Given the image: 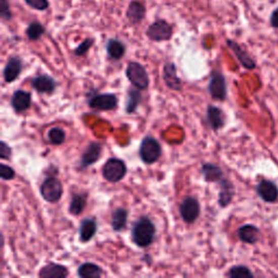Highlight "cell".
I'll return each mask as SVG.
<instances>
[{
  "instance_id": "cell-1",
  "label": "cell",
  "mask_w": 278,
  "mask_h": 278,
  "mask_svg": "<svg viewBox=\"0 0 278 278\" xmlns=\"http://www.w3.org/2000/svg\"><path fill=\"white\" fill-rule=\"evenodd\" d=\"M155 226L147 216H141L135 222L132 229V239L139 248H147L154 242Z\"/></svg>"
},
{
  "instance_id": "cell-2",
  "label": "cell",
  "mask_w": 278,
  "mask_h": 278,
  "mask_svg": "<svg viewBox=\"0 0 278 278\" xmlns=\"http://www.w3.org/2000/svg\"><path fill=\"white\" fill-rule=\"evenodd\" d=\"M162 154L161 145L154 137L146 136L141 141L139 148V156L146 164H152L160 159Z\"/></svg>"
},
{
  "instance_id": "cell-3",
  "label": "cell",
  "mask_w": 278,
  "mask_h": 278,
  "mask_svg": "<svg viewBox=\"0 0 278 278\" xmlns=\"http://www.w3.org/2000/svg\"><path fill=\"white\" fill-rule=\"evenodd\" d=\"M126 76L134 87L140 90H145L149 87V75L145 67L138 62L133 61L127 64Z\"/></svg>"
},
{
  "instance_id": "cell-4",
  "label": "cell",
  "mask_w": 278,
  "mask_h": 278,
  "mask_svg": "<svg viewBox=\"0 0 278 278\" xmlns=\"http://www.w3.org/2000/svg\"><path fill=\"white\" fill-rule=\"evenodd\" d=\"M41 194L47 202L56 204L63 194L62 183L55 176L47 177L41 185Z\"/></svg>"
},
{
  "instance_id": "cell-5",
  "label": "cell",
  "mask_w": 278,
  "mask_h": 278,
  "mask_svg": "<svg viewBox=\"0 0 278 278\" xmlns=\"http://www.w3.org/2000/svg\"><path fill=\"white\" fill-rule=\"evenodd\" d=\"M126 172L127 168L123 160L116 159V157H111L103 165L102 175L108 182L117 183L125 177Z\"/></svg>"
},
{
  "instance_id": "cell-6",
  "label": "cell",
  "mask_w": 278,
  "mask_h": 278,
  "mask_svg": "<svg viewBox=\"0 0 278 278\" xmlns=\"http://www.w3.org/2000/svg\"><path fill=\"white\" fill-rule=\"evenodd\" d=\"M146 35L152 42L170 41L173 36V28L165 20H156L149 25Z\"/></svg>"
},
{
  "instance_id": "cell-7",
  "label": "cell",
  "mask_w": 278,
  "mask_h": 278,
  "mask_svg": "<svg viewBox=\"0 0 278 278\" xmlns=\"http://www.w3.org/2000/svg\"><path fill=\"white\" fill-rule=\"evenodd\" d=\"M179 214L187 224H192L200 215V205L196 198L186 197L179 206Z\"/></svg>"
},
{
  "instance_id": "cell-8",
  "label": "cell",
  "mask_w": 278,
  "mask_h": 278,
  "mask_svg": "<svg viewBox=\"0 0 278 278\" xmlns=\"http://www.w3.org/2000/svg\"><path fill=\"white\" fill-rule=\"evenodd\" d=\"M88 106L98 111H111L117 107V97L114 94H96L90 97Z\"/></svg>"
},
{
  "instance_id": "cell-9",
  "label": "cell",
  "mask_w": 278,
  "mask_h": 278,
  "mask_svg": "<svg viewBox=\"0 0 278 278\" xmlns=\"http://www.w3.org/2000/svg\"><path fill=\"white\" fill-rule=\"evenodd\" d=\"M209 93L215 100L223 101L226 98L227 88H226V81H225L224 75L220 72H213L211 80L209 83Z\"/></svg>"
},
{
  "instance_id": "cell-10",
  "label": "cell",
  "mask_w": 278,
  "mask_h": 278,
  "mask_svg": "<svg viewBox=\"0 0 278 278\" xmlns=\"http://www.w3.org/2000/svg\"><path fill=\"white\" fill-rule=\"evenodd\" d=\"M101 153H102V145L100 144V142H98V141L90 142L81 157L80 168L83 170V169H86V168L90 167L92 164L96 163L100 159Z\"/></svg>"
},
{
  "instance_id": "cell-11",
  "label": "cell",
  "mask_w": 278,
  "mask_h": 278,
  "mask_svg": "<svg viewBox=\"0 0 278 278\" xmlns=\"http://www.w3.org/2000/svg\"><path fill=\"white\" fill-rule=\"evenodd\" d=\"M201 173L208 183H216L220 186L227 182L222 170L213 163H205L201 168Z\"/></svg>"
},
{
  "instance_id": "cell-12",
  "label": "cell",
  "mask_w": 278,
  "mask_h": 278,
  "mask_svg": "<svg viewBox=\"0 0 278 278\" xmlns=\"http://www.w3.org/2000/svg\"><path fill=\"white\" fill-rule=\"evenodd\" d=\"M163 80L165 85L172 90L182 89V81L178 77L176 65L173 62H167L163 66Z\"/></svg>"
},
{
  "instance_id": "cell-13",
  "label": "cell",
  "mask_w": 278,
  "mask_h": 278,
  "mask_svg": "<svg viewBox=\"0 0 278 278\" xmlns=\"http://www.w3.org/2000/svg\"><path fill=\"white\" fill-rule=\"evenodd\" d=\"M32 103V96L25 90H16L11 98V106L17 113H22L29 109Z\"/></svg>"
},
{
  "instance_id": "cell-14",
  "label": "cell",
  "mask_w": 278,
  "mask_h": 278,
  "mask_svg": "<svg viewBox=\"0 0 278 278\" xmlns=\"http://www.w3.org/2000/svg\"><path fill=\"white\" fill-rule=\"evenodd\" d=\"M23 69V63L19 57H11L4 69V78L7 83L17 81Z\"/></svg>"
},
{
  "instance_id": "cell-15",
  "label": "cell",
  "mask_w": 278,
  "mask_h": 278,
  "mask_svg": "<svg viewBox=\"0 0 278 278\" xmlns=\"http://www.w3.org/2000/svg\"><path fill=\"white\" fill-rule=\"evenodd\" d=\"M32 86L39 94H52L56 90L57 82L49 75H39L32 81Z\"/></svg>"
},
{
  "instance_id": "cell-16",
  "label": "cell",
  "mask_w": 278,
  "mask_h": 278,
  "mask_svg": "<svg viewBox=\"0 0 278 278\" xmlns=\"http://www.w3.org/2000/svg\"><path fill=\"white\" fill-rule=\"evenodd\" d=\"M146 17V7L145 5L138 2V0H133L129 5V8L126 11V18L129 19L130 23L133 25L138 24Z\"/></svg>"
},
{
  "instance_id": "cell-17",
  "label": "cell",
  "mask_w": 278,
  "mask_h": 278,
  "mask_svg": "<svg viewBox=\"0 0 278 278\" xmlns=\"http://www.w3.org/2000/svg\"><path fill=\"white\" fill-rule=\"evenodd\" d=\"M257 192L265 202H274L278 198L277 186L269 180H262L257 187Z\"/></svg>"
},
{
  "instance_id": "cell-18",
  "label": "cell",
  "mask_w": 278,
  "mask_h": 278,
  "mask_svg": "<svg viewBox=\"0 0 278 278\" xmlns=\"http://www.w3.org/2000/svg\"><path fill=\"white\" fill-rule=\"evenodd\" d=\"M207 121L212 130L219 131L225 124L224 112L220 108L209 106L207 109Z\"/></svg>"
},
{
  "instance_id": "cell-19",
  "label": "cell",
  "mask_w": 278,
  "mask_h": 278,
  "mask_svg": "<svg viewBox=\"0 0 278 278\" xmlns=\"http://www.w3.org/2000/svg\"><path fill=\"white\" fill-rule=\"evenodd\" d=\"M227 45H228V47L232 50V52H234L235 56L237 57V59L240 61V63L243 64V66H245L246 69H248V70L254 69V67H255L254 61L251 59V57L248 55L242 47L239 46V45L236 42L228 39Z\"/></svg>"
},
{
  "instance_id": "cell-20",
  "label": "cell",
  "mask_w": 278,
  "mask_h": 278,
  "mask_svg": "<svg viewBox=\"0 0 278 278\" xmlns=\"http://www.w3.org/2000/svg\"><path fill=\"white\" fill-rule=\"evenodd\" d=\"M67 268L61 264L49 263L39 270V277L42 278H64L67 276Z\"/></svg>"
},
{
  "instance_id": "cell-21",
  "label": "cell",
  "mask_w": 278,
  "mask_h": 278,
  "mask_svg": "<svg viewBox=\"0 0 278 278\" xmlns=\"http://www.w3.org/2000/svg\"><path fill=\"white\" fill-rule=\"evenodd\" d=\"M97 232V223L94 219H86L81 223L80 239L82 243H88Z\"/></svg>"
},
{
  "instance_id": "cell-22",
  "label": "cell",
  "mask_w": 278,
  "mask_h": 278,
  "mask_svg": "<svg viewBox=\"0 0 278 278\" xmlns=\"http://www.w3.org/2000/svg\"><path fill=\"white\" fill-rule=\"evenodd\" d=\"M260 230L254 225H244L238 229V236L240 240L247 244H254L258 242Z\"/></svg>"
},
{
  "instance_id": "cell-23",
  "label": "cell",
  "mask_w": 278,
  "mask_h": 278,
  "mask_svg": "<svg viewBox=\"0 0 278 278\" xmlns=\"http://www.w3.org/2000/svg\"><path fill=\"white\" fill-rule=\"evenodd\" d=\"M127 217H129V212L123 208H117L115 211H113L111 219V226L114 231H122L125 229Z\"/></svg>"
},
{
  "instance_id": "cell-24",
  "label": "cell",
  "mask_w": 278,
  "mask_h": 278,
  "mask_svg": "<svg viewBox=\"0 0 278 278\" xmlns=\"http://www.w3.org/2000/svg\"><path fill=\"white\" fill-rule=\"evenodd\" d=\"M103 274L102 268L95 263H84L77 268V275L82 278H99Z\"/></svg>"
},
{
  "instance_id": "cell-25",
  "label": "cell",
  "mask_w": 278,
  "mask_h": 278,
  "mask_svg": "<svg viewBox=\"0 0 278 278\" xmlns=\"http://www.w3.org/2000/svg\"><path fill=\"white\" fill-rule=\"evenodd\" d=\"M125 45L118 39H109L107 43V52L110 58L120 60L125 54Z\"/></svg>"
},
{
  "instance_id": "cell-26",
  "label": "cell",
  "mask_w": 278,
  "mask_h": 278,
  "mask_svg": "<svg viewBox=\"0 0 278 278\" xmlns=\"http://www.w3.org/2000/svg\"><path fill=\"white\" fill-rule=\"evenodd\" d=\"M86 204H87L86 193H75L71 200L69 212L72 215H80L83 211H84Z\"/></svg>"
},
{
  "instance_id": "cell-27",
  "label": "cell",
  "mask_w": 278,
  "mask_h": 278,
  "mask_svg": "<svg viewBox=\"0 0 278 278\" xmlns=\"http://www.w3.org/2000/svg\"><path fill=\"white\" fill-rule=\"evenodd\" d=\"M141 100V93L138 88H132L129 90L126 100V112L127 113H134L137 110Z\"/></svg>"
},
{
  "instance_id": "cell-28",
  "label": "cell",
  "mask_w": 278,
  "mask_h": 278,
  "mask_svg": "<svg viewBox=\"0 0 278 278\" xmlns=\"http://www.w3.org/2000/svg\"><path fill=\"white\" fill-rule=\"evenodd\" d=\"M44 33L45 28L38 22H33L26 28V36L29 41H38Z\"/></svg>"
},
{
  "instance_id": "cell-29",
  "label": "cell",
  "mask_w": 278,
  "mask_h": 278,
  "mask_svg": "<svg viewBox=\"0 0 278 278\" xmlns=\"http://www.w3.org/2000/svg\"><path fill=\"white\" fill-rule=\"evenodd\" d=\"M48 139L51 145L59 146L65 140V132L60 127H54L48 132Z\"/></svg>"
},
{
  "instance_id": "cell-30",
  "label": "cell",
  "mask_w": 278,
  "mask_h": 278,
  "mask_svg": "<svg viewBox=\"0 0 278 278\" xmlns=\"http://www.w3.org/2000/svg\"><path fill=\"white\" fill-rule=\"evenodd\" d=\"M228 276L231 278H252L253 274L251 273V270L243 265H238L234 266L229 269Z\"/></svg>"
},
{
  "instance_id": "cell-31",
  "label": "cell",
  "mask_w": 278,
  "mask_h": 278,
  "mask_svg": "<svg viewBox=\"0 0 278 278\" xmlns=\"http://www.w3.org/2000/svg\"><path fill=\"white\" fill-rule=\"evenodd\" d=\"M93 45H94V38H86L76 49L74 50V54L78 57L85 56L89 51V49L92 48Z\"/></svg>"
},
{
  "instance_id": "cell-32",
  "label": "cell",
  "mask_w": 278,
  "mask_h": 278,
  "mask_svg": "<svg viewBox=\"0 0 278 278\" xmlns=\"http://www.w3.org/2000/svg\"><path fill=\"white\" fill-rule=\"evenodd\" d=\"M24 2L28 7H31V8L38 11L47 10L49 7L48 0H24Z\"/></svg>"
},
{
  "instance_id": "cell-33",
  "label": "cell",
  "mask_w": 278,
  "mask_h": 278,
  "mask_svg": "<svg viewBox=\"0 0 278 278\" xmlns=\"http://www.w3.org/2000/svg\"><path fill=\"white\" fill-rule=\"evenodd\" d=\"M0 177L4 180H11L16 177V172L9 165L2 163L0 164Z\"/></svg>"
},
{
  "instance_id": "cell-34",
  "label": "cell",
  "mask_w": 278,
  "mask_h": 278,
  "mask_svg": "<svg viewBox=\"0 0 278 278\" xmlns=\"http://www.w3.org/2000/svg\"><path fill=\"white\" fill-rule=\"evenodd\" d=\"M0 13L4 20H10L12 18V13L10 10V5L8 0H0Z\"/></svg>"
},
{
  "instance_id": "cell-35",
  "label": "cell",
  "mask_w": 278,
  "mask_h": 278,
  "mask_svg": "<svg viewBox=\"0 0 278 278\" xmlns=\"http://www.w3.org/2000/svg\"><path fill=\"white\" fill-rule=\"evenodd\" d=\"M11 154H12L11 148L7 145L5 141L0 142V157H2V159H4V160H7V159H9Z\"/></svg>"
},
{
  "instance_id": "cell-36",
  "label": "cell",
  "mask_w": 278,
  "mask_h": 278,
  "mask_svg": "<svg viewBox=\"0 0 278 278\" xmlns=\"http://www.w3.org/2000/svg\"><path fill=\"white\" fill-rule=\"evenodd\" d=\"M270 25L275 28H278V8L274 10L272 16H270Z\"/></svg>"
}]
</instances>
